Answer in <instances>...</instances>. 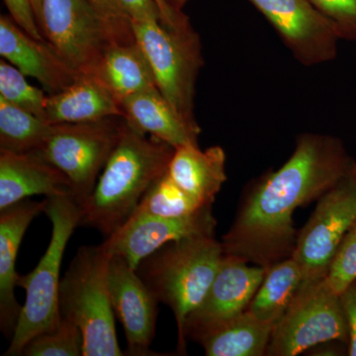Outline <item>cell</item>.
Wrapping results in <instances>:
<instances>
[{
	"mask_svg": "<svg viewBox=\"0 0 356 356\" xmlns=\"http://www.w3.org/2000/svg\"><path fill=\"white\" fill-rule=\"evenodd\" d=\"M355 163L339 138L299 135L286 163L259 178L245 194L222 236L225 254L266 269L291 257L298 236L295 211L318 200Z\"/></svg>",
	"mask_w": 356,
	"mask_h": 356,
	"instance_id": "obj_1",
	"label": "cell"
},
{
	"mask_svg": "<svg viewBox=\"0 0 356 356\" xmlns=\"http://www.w3.org/2000/svg\"><path fill=\"white\" fill-rule=\"evenodd\" d=\"M175 147L131 127L126 121L95 189L81 205L79 226L100 232L105 238L128 221L143 196L168 170Z\"/></svg>",
	"mask_w": 356,
	"mask_h": 356,
	"instance_id": "obj_2",
	"label": "cell"
},
{
	"mask_svg": "<svg viewBox=\"0 0 356 356\" xmlns=\"http://www.w3.org/2000/svg\"><path fill=\"white\" fill-rule=\"evenodd\" d=\"M224 255L222 243L215 236H191L166 243L136 268L159 303L175 315L178 355H187L185 323L202 303Z\"/></svg>",
	"mask_w": 356,
	"mask_h": 356,
	"instance_id": "obj_3",
	"label": "cell"
},
{
	"mask_svg": "<svg viewBox=\"0 0 356 356\" xmlns=\"http://www.w3.org/2000/svg\"><path fill=\"white\" fill-rule=\"evenodd\" d=\"M47 216L51 224L48 248L34 270L18 276L16 285L25 290L24 305L6 356L21 355L26 344L42 332L60 324V273L65 248L81 225V208L72 195L46 197Z\"/></svg>",
	"mask_w": 356,
	"mask_h": 356,
	"instance_id": "obj_4",
	"label": "cell"
},
{
	"mask_svg": "<svg viewBox=\"0 0 356 356\" xmlns=\"http://www.w3.org/2000/svg\"><path fill=\"white\" fill-rule=\"evenodd\" d=\"M112 255L104 245L77 250L60 280V316L72 321L83 337V356H122L110 299L108 273Z\"/></svg>",
	"mask_w": 356,
	"mask_h": 356,
	"instance_id": "obj_5",
	"label": "cell"
},
{
	"mask_svg": "<svg viewBox=\"0 0 356 356\" xmlns=\"http://www.w3.org/2000/svg\"><path fill=\"white\" fill-rule=\"evenodd\" d=\"M134 35L153 70L156 88L187 123L196 120V81L204 60L200 37L191 23L170 28L159 20L132 21Z\"/></svg>",
	"mask_w": 356,
	"mask_h": 356,
	"instance_id": "obj_6",
	"label": "cell"
},
{
	"mask_svg": "<svg viewBox=\"0 0 356 356\" xmlns=\"http://www.w3.org/2000/svg\"><path fill=\"white\" fill-rule=\"evenodd\" d=\"M125 125L123 117L86 123L51 124L48 137L34 152L69 178L74 197L81 205L95 189Z\"/></svg>",
	"mask_w": 356,
	"mask_h": 356,
	"instance_id": "obj_7",
	"label": "cell"
},
{
	"mask_svg": "<svg viewBox=\"0 0 356 356\" xmlns=\"http://www.w3.org/2000/svg\"><path fill=\"white\" fill-rule=\"evenodd\" d=\"M348 341L341 295L325 278L300 287L286 313L274 325L266 355L295 356L314 346Z\"/></svg>",
	"mask_w": 356,
	"mask_h": 356,
	"instance_id": "obj_8",
	"label": "cell"
},
{
	"mask_svg": "<svg viewBox=\"0 0 356 356\" xmlns=\"http://www.w3.org/2000/svg\"><path fill=\"white\" fill-rule=\"evenodd\" d=\"M353 166L318 199L317 207L297 236L291 257L301 268L302 284L327 277L344 236L356 221V172Z\"/></svg>",
	"mask_w": 356,
	"mask_h": 356,
	"instance_id": "obj_9",
	"label": "cell"
},
{
	"mask_svg": "<svg viewBox=\"0 0 356 356\" xmlns=\"http://www.w3.org/2000/svg\"><path fill=\"white\" fill-rule=\"evenodd\" d=\"M42 33L79 74L95 69L107 49L120 43L89 0H42Z\"/></svg>",
	"mask_w": 356,
	"mask_h": 356,
	"instance_id": "obj_10",
	"label": "cell"
},
{
	"mask_svg": "<svg viewBox=\"0 0 356 356\" xmlns=\"http://www.w3.org/2000/svg\"><path fill=\"white\" fill-rule=\"evenodd\" d=\"M225 254L202 303L187 318V341H198L240 317L247 310L266 275L264 267Z\"/></svg>",
	"mask_w": 356,
	"mask_h": 356,
	"instance_id": "obj_11",
	"label": "cell"
},
{
	"mask_svg": "<svg viewBox=\"0 0 356 356\" xmlns=\"http://www.w3.org/2000/svg\"><path fill=\"white\" fill-rule=\"evenodd\" d=\"M264 14L295 60L305 67L331 62L337 57L334 25L308 0H248Z\"/></svg>",
	"mask_w": 356,
	"mask_h": 356,
	"instance_id": "obj_12",
	"label": "cell"
},
{
	"mask_svg": "<svg viewBox=\"0 0 356 356\" xmlns=\"http://www.w3.org/2000/svg\"><path fill=\"white\" fill-rule=\"evenodd\" d=\"M216 226L212 206L186 218L133 214L102 245L110 254L122 257L136 269L145 257L166 243L191 236H215Z\"/></svg>",
	"mask_w": 356,
	"mask_h": 356,
	"instance_id": "obj_13",
	"label": "cell"
},
{
	"mask_svg": "<svg viewBox=\"0 0 356 356\" xmlns=\"http://www.w3.org/2000/svg\"><path fill=\"white\" fill-rule=\"evenodd\" d=\"M108 285L115 317L125 332V355H158L151 350L156 336L159 301L125 259L112 255Z\"/></svg>",
	"mask_w": 356,
	"mask_h": 356,
	"instance_id": "obj_14",
	"label": "cell"
},
{
	"mask_svg": "<svg viewBox=\"0 0 356 356\" xmlns=\"http://www.w3.org/2000/svg\"><path fill=\"white\" fill-rule=\"evenodd\" d=\"M0 55L25 76L37 79L48 95L69 88L79 74L47 40L33 38L4 15L0 17Z\"/></svg>",
	"mask_w": 356,
	"mask_h": 356,
	"instance_id": "obj_15",
	"label": "cell"
},
{
	"mask_svg": "<svg viewBox=\"0 0 356 356\" xmlns=\"http://www.w3.org/2000/svg\"><path fill=\"white\" fill-rule=\"evenodd\" d=\"M47 204V198L25 199L0 210V329L6 337H13L22 310L14 293L19 276L16 271L18 252L26 231L35 218L44 213Z\"/></svg>",
	"mask_w": 356,
	"mask_h": 356,
	"instance_id": "obj_16",
	"label": "cell"
},
{
	"mask_svg": "<svg viewBox=\"0 0 356 356\" xmlns=\"http://www.w3.org/2000/svg\"><path fill=\"white\" fill-rule=\"evenodd\" d=\"M34 195L74 196V191L69 178L37 152L0 151V210Z\"/></svg>",
	"mask_w": 356,
	"mask_h": 356,
	"instance_id": "obj_17",
	"label": "cell"
},
{
	"mask_svg": "<svg viewBox=\"0 0 356 356\" xmlns=\"http://www.w3.org/2000/svg\"><path fill=\"white\" fill-rule=\"evenodd\" d=\"M123 118L131 127L175 147L199 146L201 128L177 113L159 88L136 93L122 100Z\"/></svg>",
	"mask_w": 356,
	"mask_h": 356,
	"instance_id": "obj_18",
	"label": "cell"
},
{
	"mask_svg": "<svg viewBox=\"0 0 356 356\" xmlns=\"http://www.w3.org/2000/svg\"><path fill=\"white\" fill-rule=\"evenodd\" d=\"M109 117H123L120 102L91 72L79 74L69 88L47 97L49 124L86 123Z\"/></svg>",
	"mask_w": 356,
	"mask_h": 356,
	"instance_id": "obj_19",
	"label": "cell"
},
{
	"mask_svg": "<svg viewBox=\"0 0 356 356\" xmlns=\"http://www.w3.org/2000/svg\"><path fill=\"white\" fill-rule=\"evenodd\" d=\"M168 173L192 198L204 206L213 205L228 178L226 153L220 146L210 147L204 151L199 146L177 147Z\"/></svg>",
	"mask_w": 356,
	"mask_h": 356,
	"instance_id": "obj_20",
	"label": "cell"
},
{
	"mask_svg": "<svg viewBox=\"0 0 356 356\" xmlns=\"http://www.w3.org/2000/svg\"><path fill=\"white\" fill-rule=\"evenodd\" d=\"M91 74L120 103L136 93L158 88L151 65L137 41L112 44Z\"/></svg>",
	"mask_w": 356,
	"mask_h": 356,
	"instance_id": "obj_21",
	"label": "cell"
},
{
	"mask_svg": "<svg viewBox=\"0 0 356 356\" xmlns=\"http://www.w3.org/2000/svg\"><path fill=\"white\" fill-rule=\"evenodd\" d=\"M303 283V274L292 257L266 268L247 310L261 322L275 325L286 313Z\"/></svg>",
	"mask_w": 356,
	"mask_h": 356,
	"instance_id": "obj_22",
	"label": "cell"
},
{
	"mask_svg": "<svg viewBox=\"0 0 356 356\" xmlns=\"http://www.w3.org/2000/svg\"><path fill=\"white\" fill-rule=\"evenodd\" d=\"M273 327L245 312L198 343L207 356L266 355Z\"/></svg>",
	"mask_w": 356,
	"mask_h": 356,
	"instance_id": "obj_23",
	"label": "cell"
},
{
	"mask_svg": "<svg viewBox=\"0 0 356 356\" xmlns=\"http://www.w3.org/2000/svg\"><path fill=\"white\" fill-rule=\"evenodd\" d=\"M51 124L0 97V151H37L50 133Z\"/></svg>",
	"mask_w": 356,
	"mask_h": 356,
	"instance_id": "obj_24",
	"label": "cell"
},
{
	"mask_svg": "<svg viewBox=\"0 0 356 356\" xmlns=\"http://www.w3.org/2000/svg\"><path fill=\"white\" fill-rule=\"evenodd\" d=\"M205 207L182 191L166 172L147 189L133 214L186 218Z\"/></svg>",
	"mask_w": 356,
	"mask_h": 356,
	"instance_id": "obj_25",
	"label": "cell"
},
{
	"mask_svg": "<svg viewBox=\"0 0 356 356\" xmlns=\"http://www.w3.org/2000/svg\"><path fill=\"white\" fill-rule=\"evenodd\" d=\"M10 63L0 60V97L46 122V91L33 86Z\"/></svg>",
	"mask_w": 356,
	"mask_h": 356,
	"instance_id": "obj_26",
	"label": "cell"
},
{
	"mask_svg": "<svg viewBox=\"0 0 356 356\" xmlns=\"http://www.w3.org/2000/svg\"><path fill=\"white\" fill-rule=\"evenodd\" d=\"M21 355L81 356L83 337L81 329L67 318H60L55 330L42 332L26 344Z\"/></svg>",
	"mask_w": 356,
	"mask_h": 356,
	"instance_id": "obj_27",
	"label": "cell"
},
{
	"mask_svg": "<svg viewBox=\"0 0 356 356\" xmlns=\"http://www.w3.org/2000/svg\"><path fill=\"white\" fill-rule=\"evenodd\" d=\"M356 278V221L344 236L325 281L337 294Z\"/></svg>",
	"mask_w": 356,
	"mask_h": 356,
	"instance_id": "obj_28",
	"label": "cell"
},
{
	"mask_svg": "<svg viewBox=\"0 0 356 356\" xmlns=\"http://www.w3.org/2000/svg\"><path fill=\"white\" fill-rule=\"evenodd\" d=\"M334 25L341 40L356 41V0H308Z\"/></svg>",
	"mask_w": 356,
	"mask_h": 356,
	"instance_id": "obj_29",
	"label": "cell"
},
{
	"mask_svg": "<svg viewBox=\"0 0 356 356\" xmlns=\"http://www.w3.org/2000/svg\"><path fill=\"white\" fill-rule=\"evenodd\" d=\"M102 13L120 43L135 42L132 21L119 0H89Z\"/></svg>",
	"mask_w": 356,
	"mask_h": 356,
	"instance_id": "obj_30",
	"label": "cell"
},
{
	"mask_svg": "<svg viewBox=\"0 0 356 356\" xmlns=\"http://www.w3.org/2000/svg\"><path fill=\"white\" fill-rule=\"evenodd\" d=\"M10 17L21 29L37 40H46L40 29L31 0H3Z\"/></svg>",
	"mask_w": 356,
	"mask_h": 356,
	"instance_id": "obj_31",
	"label": "cell"
},
{
	"mask_svg": "<svg viewBox=\"0 0 356 356\" xmlns=\"http://www.w3.org/2000/svg\"><path fill=\"white\" fill-rule=\"evenodd\" d=\"M348 327V355L356 356V278L341 293Z\"/></svg>",
	"mask_w": 356,
	"mask_h": 356,
	"instance_id": "obj_32",
	"label": "cell"
},
{
	"mask_svg": "<svg viewBox=\"0 0 356 356\" xmlns=\"http://www.w3.org/2000/svg\"><path fill=\"white\" fill-rule=\"evenodd\" d=\"M131 21L159 20L161 11L154 0H119Z\"/></svg>",
	"mask_w": 356,
	"mask_h": 356,
	"instance_id": "obj_33",
	"label": "cell"
},
{
	"mask_svg": "<svg viewBox=\"0 0 356 356\" xmlns=\"http://www.w3.org/2000/svg\"><path fill=\"white\" fill-rule=\"evenodd\" d=\"M154 1L158 4L159 11H161V24L166 27L177 28L191 23L186 15L173 10L172 7L166 3L165 0H154Z\"/></svg>",
	"mask_w": 356,
	"mask_h": 356,
	"instance_id": "obj_34",
	"label": "cell"
},
{
	"mask_svg": "<svg viewBox=\"0 0 356 356\" xmlns=\"http://www.w3.org/2000/svg\"><path fill=\"white\" fill-rule=\"evenodd\" d=\"M165 2L172 7L173 10L177 11V13H182L181 9L188 2V0H165Z\"/></svg>",
	"mask_w": 356,
	"mask_h": 356,
	"instance_id": "obj_35",
	"label": "cell"
},
{
	"mask_svg": "<svg viewBox=\"0 0 356 356\" xmlns=\"http://www.w3.org/2000/svg\"><path fill=\"white\" fill-rule=\"evenodd\" d=\"M31 1H32L33 7H34L35 13H36L37 21H38L40 29H41V26H42V0H31ZM41 31H42V30H41Z\"/></svg>",
	"mask_w": 356,
	"mask_h": 356,
	"instance_id": "obj_36",
	"label": "cell"
},
{
	"mask_svg": "<svg viewBox=\"0 0 356 356\" xmlns=\"http://www.w3.org/2000/svg\"><path fill=\"white\" fill-rule=\"evenodd\" d=\"M353 168H355V172H356V163H355V166H353Z\"/></svg>",
	"mask_w": 356,
	"mask_h": 356,
	"instance_id": "obj_37",
	"label": "cell"
}]
</instances>
